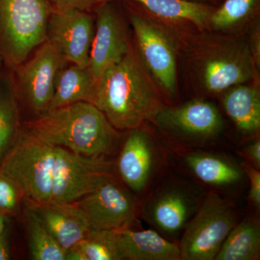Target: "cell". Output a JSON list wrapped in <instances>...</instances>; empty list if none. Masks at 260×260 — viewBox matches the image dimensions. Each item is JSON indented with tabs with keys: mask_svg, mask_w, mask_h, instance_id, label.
<instances>
[{
	"mask_svg": "<svg viewBox=\"0 0 260 260\" xmlns=\"http://www.w3.org/2000/svg\"><path fill=\"white\" fill-rule=\"evenodd\" d=\"M90 103L117 131L139 127L164 108L133 49L98 78Z\"/></svg>",
	"mask_w": 260,
	"mask_h": 260,
	"instance_id": "cell-1",
	"label": "cell"
},
{
	"mask_svg": "<svg viewBox=\"0 0 260 260\" xmlns=\"http://www.w3.org/2000/svg\"><path fill=\"white\" fill-rule=\"evenodd\" d=\"M23 128L39 139L86 156H109L119 134L91 103L78 102L23 121Z\"/></svg>",
	"mask_w": 260,
	"mask_h": 260,
	"instance_id": "cell-2",
	"label": "cell"
},
{
	"mask_svg": "<svg viewBox=\"0 0 260 260\" xmlns=\"http://www.w3.org/2000/svg\"><path fill=\"white\" fill-rule=\"evenodd\" d=\"M49 0H0V54L15 69L47 41Z\"/></svg>",
	"mask_w": 260,
	"mask_h": 260,
	"instance_id": "cell-3",
	"label": "cell"
},
{
	"mask_svg": "<svg viewBox=\"0 0 260 260\" xmlns=\"http://www.w3.org/2000/svg\"><path fill=\"white\" fill-rule=\"evenodd\" d=\"M54 148L22 126L14 144L0 162V172L16 183L25 207L52 202Z\"/></svg>",
	"mask_w": 260,
	"mask_h": 260,
	"instance_id": "cell-4",
	"label": "cell"
},
{
	"mask_svg": "<svg viewBox=\"0 0 260 260\" xmlns=\"http://www.w3.org/2000/svg\"><path fill=\"white\" fill-rule=\"evenodd\" d=\"M125 3L136 41L138 59L166 93L175 95L177 63L174 43L139 5L131 2Z\"/></svg>",
	"mask_w": 260,
	"mask_h": 260,
	"instance_id": "cell-5",
	"label": "cell"
},
{
	"mask_svg": "<svg viewBox=\"0 0 260 260\" xmlns=\"http://www.w3.org/2000/svg\"><path fill=\"white\" fill-rule=\"evenodd\" d=\"M68 61L46 41L26 60L11 70L22 112L30 118L47 112L54 95L56 76Z\"/></svg>",
	"mask_w": 260,
	"mask_h": 260,
	"instance_id": "cell-6",
	"label": "cell"
},
{
	"mask_svg": "<svg viewBox=\"0 0 260 260\" xmlns=\"http://www.w3.org/2000/svg\"><path fill=\"white\" fill-rule=\"evenodd\" d=\"M236 225L234 210L217 193L210 192L198 213L184 226L181 259L213 260Z\"/></svg>",
	"mask_w": 260,
	"mask_h": 260,
	"instance_id": "cell-7",
	"label": "cell"
},
{
	"mask_svg": "<svg viewBox=\"0 0 260 260\" xmlns=\"http://www.w3.org/2000/svg\"><path fill=\"white\" fill-rule=\"evenodd\" d=\"M113 176L114 166L107 156H86L55 146L52 202L78 201Z\"/></svg>",
	"mask_w": 260,
	"mask_h": 260,
	"instance_id": "cell-8",
	"label": "cell"
},
{
	"mask_svg": "<svg viewBox=\"0 0 260 260\" xmlns=\"http://www.w3.org/2000/svg\"><path fill=\"white\" fill-rule=\"evenodd\" d=\"M75 203L88 219L90 229L116 231L130 228L138 217L135 197L116 176L108 178Z\"/></svg>",
	"mask_w": 260,
	"mask_h": 260,
	"instance_id": "cell-9",
	"label": "cell"
},
{
	"mask_svg": "<svg viewBox=\"0 0 260 260\" xmlns=\"http://www.w3.org/2000/svg\"><path fill=\"white\" fill-rule=\"evenodd\" d=\"M95 32L88 68L95 81L109 67L119 62L133 48L123 15L115 2H104L93 10Z\"/></svg>",
	"mask_w": 260,
	"mask_h": 260,
	"instance_id": "cell-10",
	"label": "cell"
},
{
	"mask_svg": "<svg viewBox=\"0 0 260 260\" xmlns=\"http://www.w3.org/2000/svg\"><path fill=\"white\" fill-rule=\"evenodd\" d=\"M94 32L93 12L78 9L53 11L48 22L47 41L68 62L87 68Z\"/></svg>",
	"mask_w": 260,
	"mask_h": 260,
	"instance_id": "cell-11",
	"label": "cell"
},
{
	"mask_svg": "<svg viewBox=\"0 0 260 260\" xmlns=\"http://www.w3.org/2000/svg\"><path fill=\"white\" fill-rule=\"evenodd\" d=\"M154 119L162 129L193 139H208L218 134L223 126L218 109L203 100H192L179 107L164 108Z\"/></svg>",
	"mask_w": 260,
	"mask_h": 260,
	"instance_id": "cell-12",
	"label": "cell"
},
{
	"mask_svg": "<svg viewBox=\"0 0 260 260\" xmlns=\"http://www.w3.org/2000/svg\"><path fill=\"white\" fill-rule=\"evenodd\" d=\"M203 83L212 93H220L252 78V51L237 45L208 56L201 69Z\"/></svg>",
	"mask_w": 260,
	"mask_h": 260,
	"instance_id": "cell-13",
	"label": "cell"
},
{
	"mask_svg": "<svg viewBox=\"0 0 260 260\" xmlns=\"http://www.w3.org/2000/svg\"><path fill=\"white\" fill-rule=\"evenodd\" d=\"M154 161L153 145L145 129L128 130L115 164L119 177L126 187L134 191L145 189L151 174Z\"/></svg>",
	"mask_w": 260,
	"mask_h": 260,
	"instance_id": "cell-14",
	"label": "cell"
},
{
	"mask_svg": "<svg viewBox=\"0 0 260 260\" xmlns=\"http://www.w3.org/2000/svg\"><path fill=\"white\" fill-rule=\"evenodd\" d=\"M27 208L35 212L66 252L79 242L90 229L88 219L75 202H51Z\"/></svg>",
	"mask_w": 260,
	"mask_h": 260,
	"instance_id": "cell-15",
	"label": "cell"
},
{
	"mask_svg": "<svg viewBox=\"0 0 260 260\" xmlns=\"http://www.w3.org/2000/svg\"><path fill=\"white\" fill-rule=\"evenodd\" d=\"M121 259L129 260L181 259L179 244L171 242L151 230H116Z\"/></svg>",
	"mask_w": 260,
	"mask_h": 260,
	"instance_id": "cell-16",
	"label": "cell"
},
{
	"mask_svg": "<svg viewBox=\"0 0 260 260\" xmlns=\"http://www.w3.org/2000/svg\"><path fill=\"white\" fill-rule=\"evenodd\" d=\"M23 121L13 72L3 67L0 69V162L18 138Z\"/></svg>",
	"mask_w": 260,
	"mask_h": 260,
	"instance_id": "cell-17",
	"label": "cell"
},
{
	"mask_svg": "<svg viewBox=\"0 0 260 260\" xmlns=\"http://www.w3.org/2000/svg\"><path fill=\"white\" fill-rule=\"evenodd\" d=\"M95 85V78L88 67L68 63L56 76L54 95L48 111L75 103L91 102Z\"/></svg>",
	"mask_w": 260,
	"mask_h": 260,
	"instance_id": "cell-18",
	"label": "cell"
},
{
	"mask_svg": "<svg viewBox=\"0 0 260 260\" xmlns=\"http://www.w3.org/2000/svg\"><path fill=\"white\" fill-rule=\"evenodd\" d=\"M131 2L149 14L169 21L187 22L199 27L210 23L215 7L187 0H102L104 2Z\"/></svg>",
	"mask_w": 260,
	"mask_h": 260,
	"instance_id": "cell-19",
	"label": "cell"
},
{
	"mask_svg": "<svg viewBox=\"0 0 260 260\" xmlns=\"http://www.w3.org/2000/svg\"><path fill=\"white\" fill-rule=\"evenodd\" d=\"M228 115L245 135H255L260 128V96L257 89L249 85L229 88L223 99Z\"/></svg>",
	"mask_w": 260,
	"mask_h": 260,
	"instance_id": "cell-20",
	"label": "cell"
},
{
	"mask_svg": "<svg viewBox=\"0 0 260 260\" xmlns=\"http://www.w3.org/2000/svg\"><path fill=\"white\" fill-rule=\"evenodd\" d=\"M191 202L176 189L164 191L149 206V217L158 229L168 234L184 228L191 214Z\"/></svg>",
	"mask_w": 260,
	"mask_h": 260,
	"instance_id": "cell-21",
	"label": "cell"
},
{
	"mask_svg": "<svg viewBox=\"0 0 260 260\" xmlns=\"http://www.w3.org/2000/svg\"><path fill=\"white\" fill-rule=\"evenodd\" d=\"M260 256V229L251 219L235 225L220 246L215 260H256Z\"/></svg>",
	"mask_w": 260,
	"mask_h": 260,
	"instance_id": "cell-22",
	"label": "cell"
},
{
	"mask_svg": "<svg viewBox=\"0 0 260 260\" xmlns=\"http://www.w3.org/2000/svg\"><path fill=\"white\" fill-rule=\"evenodd\" d=\"M185 161L200 180L210 185H232L242 179V172L239 168L214 155L191 154L186 157Z\"/></svg>",
	"mask_w": 260,
	"mask_h": 260,
	"instance_id": "cell-23",
	"label": "cell"
},
{
	"mask_svg": "<svg viewBox=\"0 0 260 260\" xmlns=\"http://www.w3.org/2000/svg\"><path fill=\"white\" fill-rule=\"evenodd\" d=\"M115 231L90 229L67 251L65 260H121Z\"/></svg>",
	"mask_w": 260,
	"mask_h": 260,
	"instance_id": "cell-24",
	"label": "cell"
},
{
	"mask_svg": "<svg viewBox=\"0 0 260 260\" xmlns=\"http://www.w3.org/2000/svg\"><path fill=\"white\" fill-rule=\"evenodd\" d=\"M25 208L28 247L32 259L65 260L66 251L56 242L35 212Z\"/></svg>",
	"mask_w": 260,
	"mask_h": 260,
	"instance_id": "cell-25",
	"label": "cell"
},
{
	"mask_svg": "<svg viewBox=\"0 0 260 260\" xmlns=\"http://www.w3.org/2000/svg\"><path fill=\"white\" fill-rule=\"evenodd\" d=\"M259 0H224L215 8L210 23L217 29L232 28L246 21L257 11Z\"/></svg>",
	"mask_w": 260,
	"mask_h": 260,
	"instance_id": "cell-26",
	"label": "cell"
},
{
	"mask_svg": "<svg viewBox=\"0 0 260 260\" xmlns=\"http://www.w3.org/2000/svg\"><path fill=\"white\" fill-rule=\"evenodd\" d=\"M23 204V195L16 183L0 172V214L18 218Z\"/></svg>",
	"mask_w": 260,
	"mask_h": 260,
	"instance_id": "cell-27",
	"label": "cell"
},
{
	"mask_svg": "<svg viewBox=\"0 0 260 260\" xmlns=\"http://www.w3.org/2000/svg\"><path fill=\"white\" fill-rule=\"evenodd\" d=\"M53 11L78 9L93 12L102 0H49Z\"/></svg>",
	"mask_w": 260,
	"mask_h": 260,
	"instance_id": "cell-28",
	"label": "cell"
},
{
	"mask_svg": "<svg viewBox=\"0 0 260 260\" xmlns=\"http://www.w3.org/2000/svg\"><path fill=\"white\" fill-rule=\"evenodd\" d=\"M243 171L246 172L249 178L250 184V190H249V200L256 207L260 206V172L259 169L243 162L242 165Z\"/></svg>",
	"mask_w": 260,
	"mask_h": 260,
	"instance_id": "cell-29",
	"label": "cell"
},
{
	"mask_svg": "<svg viewBox=\"0 0 260 260\" xmlns=\"http://www.w3.org/2000/svg\"><path fill=\"white\" fill-rule=\"evenodd\" d=\"M248 160L254 164V168L259 169L260 167V140L259 138L254 140L244 149L242 153Z\"/></svg>",
	"mask_w": 260,
	"mask_h": 260,
	"instance_id": "cell-30",
	"label": "cell"
},
{
	"mask_svg": "<svg viewBox=\"0 0 260 260\" xmlns=\"http://www.w3.org/2000/svg\"><path fill=\"white\" fill-rule=\"evenodd\" d=\"M11 258V249L8 239V232L0 237V260H8Z\"/></svg>",
	"mask_w": 260,
	"mask_h": 260,
	"instance_id": "cell-31",
	"label": "cell"
},
{
	"mask_svg": "<svg viewBox=\"0 0 260 260\" xmlns=\"http://www.w3.org/2000/svg\"><path fill=\"white\" fill-rule=\"evenodd\" d=\"M11 218L0 214V237L8 232V224Z\"/></svg>",
	"mask_w": 260,
	"mask_h": 260,
	"instance_id": "cell-32",
	"label": "cell"
},
{
	"mask_svg": "<svg viewBox=\"0 0 260 260\" xmlns=\"http://www.w3.org/2000/svg\"><path fill=\"white\" fill-rule=\"evenodd\" d=\"M187 1L193 2V3H202V4L209 5H211V6H213V4H216V3L220 1H222V3H223L224 0H187Z\"/></svg>",
	"mask_w": 260,
	"mask_h": 260,
	"instance_id": "cell-33",
	"label": "cell"
},
{
	"mask_svg": "<svg viewBox=\"0 0 260 260\" xmlns=\"http://www.w3.org/2000/svg\"><path fill=\"white\" fill-rule=\"evenodd\" d=\"M4 67V64H3V58H2L1 54H0V69Z\"/></svg>",
	"mask_w": 260,
	"mask_h": 260,
	"instance_id": "cell-34",
	"label": "cell"
}]
</instances>
